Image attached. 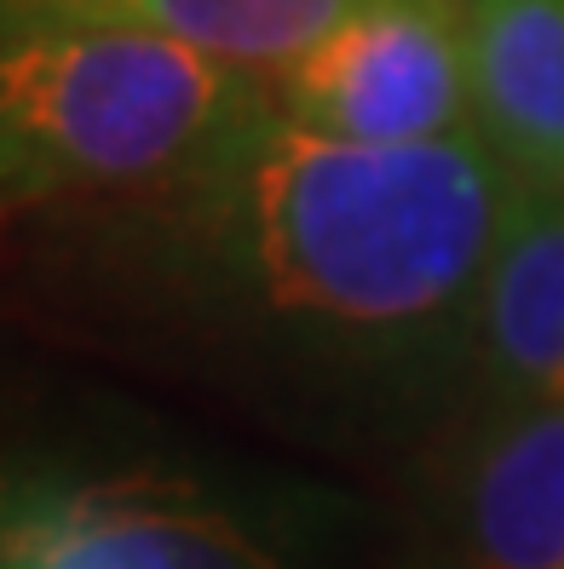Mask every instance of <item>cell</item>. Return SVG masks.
<instances>
[{"label":"cell","mask_w":564,"mask_h":569,"mask_svg":"<svg viewBox=\"0 0 564 569\" xmlns=\"http://www.w3.org/2000/svg\"><path fill=\"white\" fill-rule=\"evenodd\" d=\"M507 190L513 167L484 132L363 144L271 104L156 208L219 317L300 362L420 375L473 351Z\"/></svg>","instance_id":"1"},{"label":"cell","mask_w":564,"mask_h":569,"mask_svg":"<svg viewBox=\"0 0 564 569\" xmlns=\"http://www.w3.org/2000/svg\"><path fill=\"white\" fill-rule=\"evenodd\" d=\"M271 110L265 76L121 18H7L0 167L12 208L168 202Z\"/></svg>","instance_id":"2"},{"label":"cell","mask_w":564,"mask_h":569,"mask_svg":"<svg viewBox=\"0 0 564 569\" xmlns=\"http://www.w3.org/2000/svg\"><path fill=\"white\" fill-rule=\"evenodd\" d=\"M265 87L283 116L363 144L478 132L473 0H357Z\"/></svg>","instance_id":"3"},{"label":"cell","mask_w":564,"mask_h":569,"mask_svg":"<svg viewBox=\"0 0 564 569\" xmlns=\"http://www.w3.org/2000/svg\"><path fill=\"white\" fill-rule=\"evenodd\" d=\"M0 569H283V552L208 483L127 472L18 495Z\"/></svg>","instance_id":"4"},{"label":"cell","mask_w":564,"mask_h":569,"mask_svg":"<svg viewBox=\"0 0 564 569\" xmlns=\"http://www.w3.org/2000/svg\"><path fill=\"white\" fill-rule=\"evenodd\" d=\"M433 569H564V403L484 415L449 472Z\"/></svg>","instance_id":"5"},{"label":"cell","mask_w":564,"mask_h":569,"mask_svg":"<svg viewBox=\"0 0 564 569\" xmlns=\"http://www.w3.org/2000/svg\"><path fill=\"white\" fill-rule=\"evenodd\" d=\"M489 409L564 403V179H513L473 306Z\"/></svg>","instance_id":"6"},{"label":"cell","mask_w":564,"mask_h":569,"mask_svg":"<svg viewBox=\"0 0 564 569\" xmlns=\"http://www.w3.org/2000/svg\"><path fill=\"white\" fill-rule=\"evenodd\" d=\"M473 110L513 179H564V0H473Z\"/></svg>","instance_id":"7"},{"label":"cell","mask_w":564,"mask_h":569,"mask_svg":"<svg viewBox=\"0 0 564 569\" xmlns=\"http://www.w3.org/2000/svg\"><path fill=\"white\" fill-rule=\"evenodd\" d=\"M357 0H7V18H121L271 81L306 58Z\"/></svg>","instance_id":"8"}]
</instances>
